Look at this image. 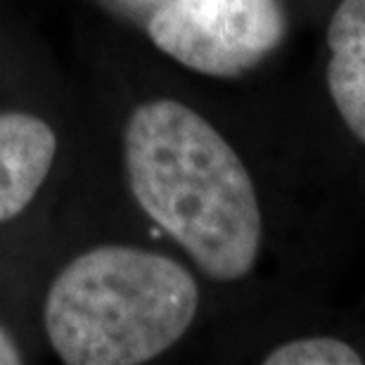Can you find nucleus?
Returning a JSON list of instances; mask_svg holds the SVG:
<instances>
[{"instance_id": "f257e3e1", "label": "nucleus", "mask_w": 365, "mask_h": 365, "mask_svg": "<svg viewBox=\"0 0 365 365\" xmlns=\"http://www.w3.org/2000/svg\"><path fill=\"white\" fill-rule=\"evenodd\" d=\"M128 185L140 209L204 275L240 280L261 250L259 197L237 152L176 100L138 107L123 133Z\"/></svg>"}, {"instance_id": "f03ea898", "label": "nucleus", "mask_w": 365, "mask_h": 365, "mask_svg": "<svg viewBox=\"0 0 365 365\" xmlns=\"http://www.w3.org/2000/svg\"><path fill=\"white\" fill-rule=\"evenodd\" d=\"M200 289L164 254L102 245L71 259L46 297L50 346L67 365H138L192 325Z\"/></svg>"}, {"instance_id": "7ed1b4c3", "label": "nucleus", "mask_w": 365, "mask_h": 365, "mask_svg": "<svg viewBox=\"0 0 365 365\" xmlns=\"http://www.w3.org/2000/svg\"><path fill=\"white\" fill-rule=\"evenodd\" d=\"M284 31L280 0H169L148 24L162 53L216 78L254 69L280 46Z\"/></svg>"}, {"instance_id": "20e7f679", "label": "nucleus", "mask_w": 365, "mask_h": 365, "mask_svg": "<svg viewBox=\"0 0 365 365\" xmlns=\"http://www.w3.org/2000/svg\"><path fill=\"white\" fill-rule=\"evenodd\" d=\"M57 135L24 112H0V223L17 218L53 169Z\"/></svg>"}, {"instance_id": "39448f33", "label": "nucleus", "mask_w": 365, "mask_h": 365, "mask_svg": "<svg viewBox=\"0 0 365 365\" xmlns=\"http://www.w3.org/2000/svg\"><path fill=\"white\" fill-rule=\"evenodd\" d=\"M327 88L349 130L365 143V0H341L327 26Z\"/></svg>"}, {"instance_id": "423d86ee", "label": "nucleus", "mask_w": 365, "mask_h": 365, "mask_svg": "<svg viewBox=\"0 0 365 365\" xmlns=\"http://www.w3.org/2000/svg\"><path fill=\"white\" fill-rule=\"evenodd\" d=\"M363 359L351 344L334 337H304L287 341L266 356V365H359Z\"/></svg>"}, {"instance_id": "0eeeda50", "label": "nucleus", "mask_w": 365, "mask_h": 365, "mask_svg": "<svg viewBox=\"0 0 365 365\" xmlns=\"http://www.w3.org/2000/svg\"><path fill=\"white\" fill-rule=\"evenodd\" d=\"M19 363H24L21 349L12 339V334L0 325V365H19Z\"/></svg>"}]
</instances>
